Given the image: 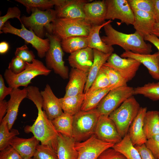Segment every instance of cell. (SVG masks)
I'll return each mask as SVG.
<instances>
[{
	"label": "cell",
	"mask_w": 159,
	"mask_h": 159,
	"mask_svg": "<svg viewBox=\"0 0 159 159\" xmlns=\"http://www.w3.org/2000/svg\"><path fill=\"white\" fill-rule=\"evenodd\" d=\"M143 129L147 139L159 134V111H147L144 118Z\"/></svg>",
	"instance_id": "obj_29"
},
{
	"label": "cell",
	"mask_w": 159,
	"mask_h": 159,
	"mask_svg": "<svg viewBox=\"0 0 159 159\" xmlns=\"http://www.w3.org/2000/svg\"><path fill=\"white\" fill-rule=\"evenodd\" d=\"M103 142L115 144L122 140L116 127L109 116L100 115L98 119L94 134Z\"/></svg>",
	"instance_id": "obj_14"
},
{
	"label": "cell",
	"mask_w": 159,
	"mask_h": 159,
	"mask_svg": "<svg viewBox=\"0 0 159 159\" xmlns=\"http://www.w3.org/2000/svg\"><path fill=\"white\" fill-rule=\"evenodd\" d=\"M112 22L109 20L100 25H92L87 37L88 47L95 49L105 53H112L114 49L112 46L108 45L102 41L99 35L100 29L105 25Z\"/></svg>",
	"instance_id": "obj_26"
},
{
	"label": "cell",
	"mask_w": 159,
	"mask_h": 159,
	"mask_svg": "<svg viewBox=\"0 0 159 159\" xmlns=\"http://www.w3.org/2000/svg\"><path fill=\"white\" fill-rule=\"evenodd\" d=\"M123 58H130L134 59L147 69L153 78L159 80V52L153 54H142L133 53L130 51L124 52L120 55Z\"/></svg>",
	"instance_id": "obj_17"
},
{
	"label": "cell",
	"mask_w": 159,
	"mask_h": 159,
	"mask_svg": "<svg viewBox=\"0 0 159 159\" xmlns=\"http://www.w3.org/2000/svg\"><path fill=\"white\" fill-rule=\"evenodd\" d=\"M88 73L72 68L69 74V81L64 97L74 96L84 93Z\"/></svg>",
	"instance_id": "obj_21"
},
{
	"label": "cell",
	"mask_w": 159,
	"mask_h": 159,
	"mask_svg": "<svg viewBox=\"0 0 159 159\" xmlns=\"http://www.w3.org/2000/svg\"><path fill=\"white\" fill-rule=\"evenodd\" d=\"M132 10L143 11L153 16V0H127Z\"/></svg>",
	"instance_id": "obj_39"
},
{
	"label": "cell",
	"mask_w": 159,
	"mask_h": 159,
	"mask_svg": "<svg viewBox=\"0 0 159 159\" xmlns=\"http://www.w3.org/2000/svg\"><path fill=\"white\" fill-rule=\"evenodd\" d=\"M39 141L34 136L28 138L14 137L10 145L22 159L32 158Z\"/></svg>",
	"instance_id": "obj_23"
},
{
	"label": "cell",
	"mask_w": 159,
	"mask_h": 159,
	"mask_svg": "<svg viewBox=\"0 0 159 159\" xmlns=\"http://www.w3.org/2000/svg\"><path fill=\"white\" fill-rule=\"evenodd\" d=\"M97 159H127L121 153L112 148L103 151Z\"/></svg>",
	"instance_id": "obj_45"
},
{
	"label": "cell",
	"mask_w": 159,
	"mask_h": 159,
	"mask_svg": "<svg viewBox=\"0 0 159 159\" xmlns=\"http://www.w3.org/2000/svg\"><path fill=\"white\" fill-rule=\"evenodd\" d=\"M85 97V94L83 93L59 98L63 112L73 116L80 111Z\"/></svg>",
	"instance_id": "obj_30"
},
{
	"label": "cell",
	"mask_w": 159,
	"mask_h": 159,
	"mask_svg": "<svg viewBox=\"0 0 159 159\" xmlns=\"http://www.w3.org/2000/svg\"><path fill=\"white\" fill-rule=\"evenodd\" d=\"M141 95L153 101L159 100V82H149L134 88V95Z\"/></svg>",
	"instance_id": "obj_36"
},
{
	"label": "cell",
	"mask_w": 159,
	"mask_h": 159,
	"mask_svg": "<svg viewBox=\"0 0 159 159\" xmlns=\"http://www.w3.org/2000/svg\"><path fill=\"white\" fill-rule=\"evenodd\" d=\"M22 159H33L32 158H23Z\"/></svg>",
	"instance_id": "obj_54"
},
{
	"label": "cell",
	"mask_w": 159,
	"mask_h": 159,
	"mask_svg": "<svg viewBox=\"0 0 159 159\" xmlns=\"http://www.w3.org/2000/svg\"><path fill=\"white\" fill-rule=\"evenodd\" d=\"M145 144L157 159H159V134L147 140Z\"/></svg>",
	"instance_id": "obj_44"
},
{
	"label": "cell",
	"mask_w": 159,
	"mask_h": 159,
	"mask_svg": "<svg viewBox=\"0 0 159 159\" xmlns=\"http://www.w3.org/2000/svg\"><path fill=\"white\" fill-rule=\"evenodd\" d=\"M52 70L48 69L43 62L35 59L31 63L26 62V66L22 72L15 74L9 69L4 73V77L9 87L19 88L21 86L27 87L31 80L38 75H48Z\"/></svg>",
	"instance_id": "obj_3"
},
{
	"label": "cell",
	"mask_w": 159,
	"mask_h": 159,
	"mask_svg": "<svg viewBox=\"0 0 159 159\" xmlns=\"http://www.w3.org/2000/svg\"><path fill=\"white\" fill-rule=\"evenodd\" d=\"M115 144L102 141L93 135L84 141L75 142L74 147L78 153L77 159H97L103 151Z\"/></svg>",
	"instance_id": "obj_11"
},
{
	"label": "cell",
	"mask_w": 159,
	"mask_h": 159,
	"mask_svg": "<svg viewBox=\"0 0 159 159\" xmlns=\"http://www.w3.org/2000/svg\"><path fill=\"white\" fill-rule=\"evenodd\" d=\"M107 6L106 19L120 20V23L132 25L134 20L133 11L127 0H105Z\"/></svg>",
	"instance_id": "obj_12"
},
{
	"label": "cell",
	"mask_w": 159,
	"mask_h": 159,
	"mask_svg": "<svg viewBox=\"0 0 159 159\" xmlns=\"http://www.w3.org/2000/svg\"><path fill=\"white\" fill-rule=\"evenodd\" d=\"M144 40L149 41L153 44L158 50L159 52V38L152 34H148L144 38Z\"/></svg>",
	"instance_id": "obj_49"
},
{
	"label": "cell",
	"mask_w": 159,
	"mask_h": 159,
	"mask_svg": "<svg viewBox=\"0 0 159 159\" xmlns=\"http://www.w3.org/2000/svg\"><path fill=\"white\" fill-rule=\"evenodd\" d=\"M21 11L17 7L14 6L8 8L6 14L0 17V29L10 19L16 18L21 23Z\"/></svg>",
	"instance_id": "obj_43"
},
{
	"label": "cell",
	"mask_w": 159,
	"mask_h": 159,
	"mask_svg": "<svg viewBox=\"0 0 159 159\" xmlns=\"http://www.w3.org/2000/svg\"><path fill=\"white\" fill-rule=\"evenodd\" d=\"M19 134L17 129L9 130L7 122L3 119L0 125V151L10 145L13 138Z\"/></svg>",
	"instance_id": "obj_35"
},
{
	"label": "cell",
	"mask_w": 159,
	"mask_h": 159,
	"mask_svg": "<svg viewBox=\"0 0 159 159\" xmlns=\"http://www.w3.org/2000/svg\"><path fill=\"white\" fill-rule=\"evenodd\" d=\"M52 34L62 41L74 36L87 37L92 25L85 19L57 18L52 23Z\"/></svg>",
	"instance_id": "obj_6"
},
{
	"label": "cell",
	"mask_w": 159,
	"mask_h": 159,
	"mask_svg": "<svg viewBox=\"0 0 159 159\" xmlns=\"http://www.w3.org/2000/svg\"><path fill=\"white\" fill-rule=\"evenodd\" d=\"M135 147L139 152L141 159H157L145 144L140 145H135Z\"/></svg>",
	"instance_id": "obj_47"
},
{
	"label": "cell",
	"mask_w": 159,
	"mask_h": 159,
	"mask_svg": "<svg viewBox=\"0 0 159 159\" xmlns=\"http://www.w3.org/2000/svg\"><path fill=\"white\" fill-rule=\"evenodd\" d=\"M94 59L93 49L88 47L70 54L68 61L72 68L88 73Z\"/></svg>",
	"instance_id": "obj_20"
},
{
	"label": "cell",
	"mask_w": 159,
	"mask_h": 159,
	"mask_svg": "<svg viewBox=\"0 0 159 159\" xmlns=\"http://www.w3.org/2000/svg\"><path fill=\"white\" fill-rule=\"evenodd\" d=\"M40 92L43 99L42 108L49 120H52L63 113L59 98L54 95L49 84Z\"/></svg>",
	"instance_id": "obj_19"
},
{
	"label": "cell",
	"mask_w": 159,
	"mask_h": 159,
	"mask_svg": "<svg viewBox=\"0 0 159 159\" xmlns=\"http://www.w3.org/2000/svg\"><path fill=\"white\" fill-rule=\"evenodd\" d=\"M134 88L122 86L111 90L95 108L100 115L109 116L124 101L134 95Z\"/></svg>",
	"instance_id": "obj_10"
},
{
	"label": "cell",
	"mask_w": 159,
	"mask_h": 159,
	"mask_svg": "<svg viewBox=\"0 0 159 159\" xmlns=\"http://www.w3.org/2000/svg\"><path fill=\"white\" fill-rule=\"evenodd\" d=\"M101 69L107 76L110 85L119 86L127 85V82L114 68L103 65Z\"/></svg>",
	"instance_id": "obj_37"
},
{
	"label": "cell",
	"mask_w": 159,
	"mask_h": 159,
	"mask_svg": "<svg viewBox=\"0 0 159 159\" xmlns=\"http://www.w3.org/2000/svg\"><path fill=\"white\" fill-rule=\"evenodd\" d=\"M141 64L133 58H122L112 53L104 65L116 70L128 82L135 77Z\"/></svg>",
	"instance_id": "obj_13"
},
{
	"label": "cell",
	"mask_w": 159,
	"mask_h": 159,
	"mask_svg": "<svg viewBox=\"0 0 159 159\" xmlns=\"http://www.w3.org/2000/svg\"><path fill=\"white\" fill-rule=\"evenodd\" d=\"M13 88L6 86L4 79L1 74H0V101L4 100L8 95H10Z\"/></svg>",
	"instance_id": "obj_48"
},
{
	"label": "cell",
	"mask_w": 159,
	"mask_h": 159,
	"mask_svg": "<svg viewBox=\"0 0 159 159\" xmlns=\"http://www.w3.org/2000/svg\"><path fill=\"white\" fill-rule=\"evenodd\" d=\"M91 1L66 0L61 6H55L57 18L85 19L84 7L85 4Z\"/></svg>",
	"instance_id": "obj_16"
},
{
	"label": "cell",
	"mask_w": 159,
	"mask_h": 159,
	"mask_svg": "<svg viewBox=\"0 0 159 159\" xmlns=\"http://www.w3.org/2000/svg\"><path fill=\"white\" fill-rule=\"evenodd\" d=\"M94 59L93 63L88 74L84 93H86L98 75L102 67L106 62L112 54L105 53L95 49H93Z\"/></svg>",
	"instance_id": "obj_27"
},
{
	"label": "cell",
	"mask_w": 159,
	"mask_h": 159,
	"mask_svg": "<svg viewBox=\"0 0 159 159\" xmlns=\"http://www.w3.org/2000/svg\"><path fill=\"white\" fill-rule=\"evenodd\" d=\"M57 153L59 159H77L78 154L74 147L76 142L73 137L58 133Z\"/></svg>",
	"instance_id": "obj_25"
},
{
	"label": "cell",
	"mask_w": 159,
	"mask_h": 159,
	"mask_svg": "<svg viewBox=\"0 0 159 159\" xmlns=\"http://www.w3.org/2000/svg\"><path fill=\"white\" fill-rule=\"evenodd\" d=\"M109 23L104 27L106 36L101 37L103 42L107 45H118L125 51L142 54H149L152 51V45L146 43L143 38L137 32L126 34L117 31Z\"/></svg>",
	"instance_id": "obj_1"
},
{
	"label": "cell",
	"mask_w": 159,
	"mask_h": 159,
	"mask_svg": "<svg viewBox=\"0 0 159 159\" xmlns=\"http://www.w3.org/2000/svg\"><path fill=\"white\" fill-rule=\"evenodd\" d=\"M119 87L120 86L110 85L106 88L85 94L81 110L87 111L95 108L102 100L111 90Z\"/></svg>",
	"instance_id": "obj_28"
},
{
	"label": "cell",
	"mask_w": 159,
	"mask_h": 159,
	"mask_svg": "<svg viewBox=\"0 0 159 159\" xmlns=\"http://www.w3.org/2000/svg\"><path fill=\"white\" fill-rule=\"evenodd\" d=\"M21 28L17 29L13 26L9 21H7L0 29V34L10 33L18 36L25 41L30 44L37 51L38 56L41 58L45 57L50 45V40L38 37L32 30H28L23 24Z\"/></svg>",
	"instance_id": "obj_9"
},
{
	"label": "cell",
	"mask_w": 159,
	"mask_h": 159,
	"mask_svg": "<svg viewBox=\"0 0 159 159\" xmlns=\"http://www.w3.org/2000/svg\"><path fill=\"white\" fill-rule=\"evenodd\" d=\"M132 10L134 16L132 24L134 28L144 39L145 36L152 34L155 20L153 16L149 13L139 10Z\"/></svg>",
	"instance_id": "obj_24"
},
{
	"label": "cell",
	"mask_w": 159,
	"mask_h": 159,
	"mask_svg": "<svg viewBox=\"0 0 159 159\" xmlns=\"http://www.w3.org/2000/svg\"><path fill=\"white\" fill-rule=\"evenodd\" d=\"M152 34L159 38V21L155 22L154 24Z\"/></svg>",
	"instance_id": "obj_53"
},
{
	"label": "cell",
	"mask_w": 159,
	"mask_h": 159,
	"mask_svg": "<svg viewBox=\"0 0 159 159\" xmlns=\"http://www.w3.org/2000/svg\"><path fill=\"white\" fill-rule=\"evenodd\" d=\"M100 115L95 108L87 111L81 110L73 116V138L76 142L84 141L94 134Z\"/></svg>",
	"instance_id": "obj_7"
},
{
	"label": "cell",
	"mask_w": 159,
	"mask_h": 159,
	"mask_svg": "<svg viewBox=\"0 0 159 159\" xmlns=\"http://www.w3.org/2000/svg\"><path fill=\"white\" fill-rule=\"evenodd\" d=\"M15 56L18 57L28 63H31L35 59L33 52L29 49L27 45L24 44L17 48L15 52Z\"/></svg>",
	"instance_id": "obj_41"
},
{
	"label": "cell",
	"mask_w": 159,
	"mask_h": 159,
	"mask_svg": "<svg viewBox=\"0 0 159 159\" xmlns=\"http://www.w3.org/2000/svg\"><path fill=\"white\" fill-rule=\"evenodd\" d=\"M112 148L122 154L127 159H141L127 134L120 142L115 144Z\"/></svg>",
	"instance_id": "obj_33"
},
{
	"label": "cell",
	"mask_w": 159,
	"mask_h": 159,
	"mask_svg": "<svg viewBox=\"0 0 159 159\" xmlns=\"http://www.w3.org/2000/svg\"><path fill=\"white\" fill-rule=\"evenodd\" d=\"M46 35L50 40L49 47L45 56L46 67L50 70H53L63 79H68L69 69L64 65L63 60L64 53L61 41L53 34L47 32Z\"/></svg>",
	"instance_id": "obj_8"
},
{
	"label": "cell",
	"mask_w": 159,
	"mask_h": 159,
	"mask_svg": "<svg viewBox=\"0 0 159 159\" xmlns=\"http://www.w3.org/2000/svg\"><path fill=\"white\" fill-rule=\"evenodd\" d=\"M85 19L92 25H100L105 22L107 6L105 0L88 2L85 5Z\"/></svg>",
	"instance_id": "obj_18"
},
{
	"label": "cell",
	"mask_w": 159,
	"mask_h": 159,
	"mask_svg": "<svg viewBox=\"0 0 159 159\" xmlns=\"http://www.w3.org/2000/svg\"><path fill=\"white\" fill-rule=\"evenodd\" d=\"M10 95V98L7 102V112L3 119L7 122L9 129L11 130L16 119L21 103L23 99L27 97V88L24 87L22 90L13 88Z\"/></svg>",
	"instance_id": "obj_15"
},
{
	"label": "cell",
	"mask_w": 159,
	"mask_h": 159,
	"mask_svg": "<svg viewBox=\"0 0 159 159\" xmlns=\"http://www.w3.org/2000/svg\"><path fill=\"white\" fill-rule=\"evenodd\" d=\"M110 85V83L107 76L101 68L91 87L86 93L103 89Z\"/></svg>",
	"instance_id": "obj_40"
},
{
	"label": "cell",
	"mask_w": 159,
	"mask_h": 159,
	"mask_svg": "<svg viewBox=\"0 0 159 159\" xmlns=\"http://www.w3.org/2000/svg\"><path fill=\"white\" fill-rule=\"evenodd\" d=\"M140 107L139 104L132 96L126 100L109 115L122 138L127 134Z\"/></svg>",
	"instance_id": "obj_5"
},
{
	"label": "cell",
	"mask_w": 159,
	"mask_h": 159,
	"mask_svg": "<svg viewBox=\"0 0 159 159\" xmlns=\"http://www.w3.org/2000/svg\"><path fill=\"white\" fill-rule=\"evenodd\" d=\"M51 121L58 133L73 137V116L63 112L61 115Z\"/></svg>",
	"instance_id": "obj_31"
},
{
	"label": "cell",
	"mask_w": 159,
	"mask_h": 159,
	"mask_svg": "<svg viewBox=\"0 0 159 159\" xmlns=\"http://www.w3.org/2000/svg\"><path fill=\"white\" fill-rule=\"evenodd\" d=\"M147 110L146 107H140L137 115L129 128L127 134L134 146L144 144L147 140L143 129V120Z\"/></svg>",
	"instance_id": "obj_22"
},
{
	"label": "cell",
	"mask_w": 159,
	"mask_h": 159,
	"mask_svg": "<svg viewBox=\"0 0 159 159\" xmlns=\"http://www.w3.org/2000/svg\"><path fill=\"white\" fill-rule=\"evenodd\" d=\"M7 102L4 100L0 101V122L6 115L7 109Z\"/></svg>",
	"instance_id": "obj_50"
},
{
	"label": "cell",
	"mask_w": 159,
	"mask_h": 159,
	"mask_svg": "<svg viewBox=\"0 0 159 159\" xmlns=\"http://www.w3.org/2000/svg\"><path fill=\"white\" fill-rule=\"evenodd\" d=\"M42 103L43 101L40 100L35 103L38 110V116L32 125L24 127V131L27 133H32L41 144L48 145L57 152L58 133L42 110Z\"/></svg>",
	"instance_id": "obj_2"
},
{
	"label": "cell",
	"mask_w": 159,
	"mask_h": 159,
	"mask_svg": "<svg viewBox=\"0 0 159 159\" xmlns=\"http://www.w3.org/2000/svg\"><path fill=\"white\" fill-rule=\"evenodd\" d=\"M9 49L8 44L5 41L2 42L0 43V53L3 54L6 53Z\"/></svg>",
	"instance_id": "obj_52"
},
{
	"label": "cell",
	"mask_w": 159,
	"mask_h": 159,
	"mask_svg": "<svg viewBox=\"0 0 159 159\" xmlns=\"http://www.w3.org/2000/svg\"><path fill=\"white\" fill-rule=\"evenodd\" d=\"M64 52L70 54L88 47L87 37L78 36L70 37L61 41Z\"/></svg>",
	"instance_id": "obj_34"
},
{
	"label": "cell",
	"mask_w": 159,
	"mask_h": 159,
	"mask_svg": "<svg viewBox=\"0 0 159 159\" xmlns=\"http://www.w3.org/2000/svg\"><path fill=\"white\" fill-rule=\"evenodd\" d=\"M66 0H15L23 5L28 13L37 8L44 11L51 9L54 6H59L64 4Z\"/></svg>",
	"instance_id": "obj_32"
},
{
	"label": "cell",
	"mask_w": 159,
	"mask_h": 159,
	"mask_svg": "<svg viewBox=\"0 0 159 159\" xmlns=\"http://www.w3.org/2000/svg\"><path fill=\"white\" fill-rule=\"evenodd\" d=\"M33 159H59L57 152L50 147L38 144Z\"/></svg>",
	"instance_id": "obj_38"
},
{
	"label": "cell",
	"mask_w": 159,
	"mask_h": 159,
	"mask_svg": "<svg viewBox=\"0 0 159 159\" xmlns=\"http://www.w3.org/2000/svg\"><path fill=\"white\" fill-rule=\"evenodd\" d=\"M31 14L29 16H24L21 18V24L29 30H33L39 37L43 39L45 30L47 33L52 34V23L57 18L55 10L52 9L41 10L35 8L31 11Z\"/></svg>",
	"instance_id": "obj_4"
},
{
	"label": "cell",
	"mask_w": 159,
	"mask_h": 159,
	"mask_svg": "<svg viewBox=\"0 0 159 159\" xmlns=\"http://www.w3.org/2000/svg\"><path fill=\"white\" fill-rule=\"evenodd\" d=\"M26 66V62L21 58L14 57L9 64L8 69L15 74H19L25 69Z\"/></svg>",
	"instance_id": "obj_42"
},
{
	"label": "cell",
	"mask_w": 159,
	"mask_h": 159,
	"mask_svg": "<svg viewBox=\"0 0 159 159\" xmlns=\"http://www.w3.org/2000/svg\"><path fill=\"white\" fill-rule=\"evenodd\" d=\"M0 159H22L10 145L0 152Z\"/></svg>",
	"instance_id": "obj_46"
},
{
	"label": "cell",
	"mask_w": 159,
	"mask_h": 159,
	"mask_svg": "<svg viewBox=\"0 0 159 159\" xmlns=\"http://www.w3.org/2000/svg\"><path fill=\"white\" fill-rule=\"evenodd\" d=\"M153 17L155 22L159 21V0H153Z\"/></svg>",
	"instance_id": "obj_51"
}]
</instances>
